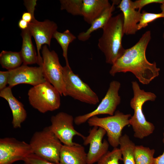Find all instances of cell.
<instances>
[{
    "instance_id": "1",
    "label": "cell",
    "mask_w": 164,
    "mask_h": 164,
    "mask_svg": "<svg viewBox=\"0 0 164 164\" xmlns=\"http://www.w3.org/2000/svg\"><path fill=\"white\" fill-rule=\"evenodd\" d=\"M151 38L149 30L145 32L132 47L125 49L122 56L113 64L109 71L114 76L118 73H132L144 84H148L159 74L160 69L156 63L149 62L146 50Z\"/></svg>"
},
{
    "instance_id": "2",
    "label": "cell",
    "mask_w": 164,
    "mask_h": 164,
    "mask_svg": "<svg viewBox=\"0 0 164 164\" xmlns=\"http://www.w3.org/2000/svg\"><path fill=\"white\" fill-rule=\"evenodd\" d=\"M122 13L112 17L102 28L103 33L98 40V46L104 54L105 62L112 65L125 50L122 40L124 34Z\"/></svg>"
},
{
    "instance_id": "3",
    "label": "cell",
    "mask_w": 164,
    "mask_h": 164,
    "mask_svg": "<svg viewBox=\"0 0 164 164\" xmlns=\"http://www.w3.org/2000/svg\"><path fill=\"white\" fill-rule=\"evenodd\" d=\"M132 83L134 96L130 101V105L134 114L130 119L129 125L132 126L134 137L142 139L152 134L155 129L153 124L146 120L142 106L147 101H155L156 96L152 92L141 89L137 81H133Z\"/></svg>"
},
{
    "instance_id": "4",
    "label": "cell",
    "mask_w": 164,
    "mask_h": 164,
    "mask_svg": "<svg viewBox=\"0 0 164 164\" xmlns=\"http://www.w3.org/2000/svg\"><path fill=\"white\" fill-rule=\"evenodd\" d=\"M62 143L48 126L35 132L29 144L33 154L46 160L59 163Z\"/></svg>"
},
{
    "instance_id": "5",
    "label": "cell",
    "mask_w": 164,
    "mask_h": 164,
    "mask_svg": "<svg viewBox=\"0 0 164 164\" xmlns=\"http://www.w3.org/2000/svg\"><path fill=\"white\" fill-rule=\"evenodd\" d=\"M28 95L30 104L41 113L56 110L60 106V93L47 81L30 88Z\"/></svg>"
},
{
    "instance_id": "6",
    "label": "cell",
    "mask_w": 164,
    "mask_h": 164,
    "mask_svg": "<svg viewBox=\"0 0 164 164\" xmlns=\"http://www.w3.org/2000/svg\"><path fill=\"white\" fill-rule=\"evenodd\" d=\"M131 117L130 114H125L117 111L113 115L106 117L99 118L97 116L92 117L87 122L90 126H97L104 129L109 143L114 148L119 145L122 130L129 125Z\"/></svg>"
},
{
    "instance_id": "7",
    "label": "cell",
    "mask_w": 164,
    "mask_h": 164,
    "mask_svg": "<svg viewBox=\"0 0 164 164\" xmlns=\"http://www.w3.org/2000/svg\"><path fill=\"white\" fill-rule=\"evenodd\" d=\"M63 75L66 96L90 104L96 105L99 102L97 94L79 76L74 73L70 67H63Z\"/></svg>"
},
{
    "instance_id": "8",
    "label": "cell",
    "mask_w": 164,
    "mask_h": 164,
    "mask_svg": "<svg viewBox=\"0 0 164 164\" xmlns=\"http://www.w3.org/2000/svg\"><path fill=\"white\" fill-rule=\"evenodd\" d=\"M42 54L45 78L59 91L61 96H66L63 67L60 63L57 54L54 50L50 51L46 45L43 46Z\"/></svg>"
},
{
    "instance_id": "9",
    "label": "cell",
    "mask_w": 164,
    "mask_h": 164,
    "mask_svg": "<svg viewBox=\"0 0 164 164\" xmlns=\"http://www.w3.org/2000/svg\"><path fill=\"white\" fill-rule=\"evenodd\" d=\"M120 83L117 81L111 82L108 90L104 97L97 108L94 111L86 114L78 116L74 118V122L79 125L87 121L91 118L100 114H114L117 107L121 102V97L118 91Z\"/></svg>"
},
{
    "instance_id": "10",
    "label": "cell",
    "mask_w": 164,
    "mask_h": 164,
    "mask_svg": "<svg viewBox=\"0 0 164 164\" xmlns=\"http://www.w3.org/2000/svg\"><path fill=\"white\" fill-rule=\"evenodd\" d=\"M33 153L29 143L13 137L0 139V164H12L17 161H23Z\"/></svg>"
},
{
    "instance_id": "11",
    "label": "cell",
    "mask_w": 164,
    "mask_h": 164,
    "mask_svg": "<svg viewBox=\"0 0 164 164\" xmlns=\"http://www.w3.org/2000/svg\"><path fill=\"white\" fill-rule=\"evenodd\" d=\"M50 128L63 145H72L74 136L77 135L84 139L85 136L76 130L73 126L74 118L67 113L60 112L51 118Z\"/></svg>"
},
{
    "instance_id": "12",
    "label": "cell",
    "mask_w": 164,
    "mask_h": 164,
    "mask_svg": "<svg viewBox=\"0 0 164 164\" xmlns=\"http://www.w3.org/2000/svg\"><path fill=\"white\" fill-rule=\"evenodd\" d=\"M28 28L36 42L39 66H42L43 60L40 54V50L43 45H47L50 46L51 39L54 33L57 31V25L53 21L46 19L43 22L39 21L34 17L28 23Z\"/></svg>"
},
{
    "instance_id": "13",
    "label": "cell",
    "mask_w": 164,
    "mask_h": 164,
    "mask_svg": "<svg viewBox=\"0 0 164 164\" xmlns=\"http://www.w3.org/2000/svg\"><path fill=\"white\" fill-rule=\"evenodd\" d=\"M106 133L103 128L94 126L90 130L89 135L83 139L84 145H89V149L87 153V164L97 162L108 152V142L106 140L102 142Z\"/></svg>"
},
{
    "instance_id": "14",
    "label": "cell",
    "mask_w": 164,
    "mask_h": 164,
    "mask_svg": "<svg viewBox=\"0 0 164 164\" xmlns=\"http://www.w3.org/2000/svg\"><path fill=\"white\" fill-rule=\"evenodd\" d=\"M8 71V84L11 88L22 84L34 86L47 81L44 75L42 66L31 67L23 64L15 69Z\"/></svg>"
},
{
    "instance_id": "15",
    "label": "cell",
    "mask_w": 164,
    "mask_h": 164,
    "mask_svg": "<svg viewBox=\"0 0 164 164\" xmlns=\"http://www.w3.org/2000/svg\"><path fill=\"white\" fill-rule=\"evenodd\" d=\"M118 7L123 15V31L126 35L135 34L138 31V25L140 21L141 13L136 10L131 0H122Z\"/></svg>"
},
{
    "instance_id": "16",
    "label": "cell",
    "mask_w": 164,
    "mask_h": 164,
    "mask_svg": "<svg viewBox=\"0 0 164 164\" xmlns=\"http://www.w3.org/2000/svg\"><path fill=\"white\" fill-rule=\"evenodd\" d=\"M11 88L8 86L0 91V97L8 103L12 114V124L13 128H20L26 118L27 113L23 104L13 95Z\"/></svg>"
},
{
    "instance_id": "17",
    "label": "cell",
    "mask_w": 164,
    "mask_h": 164,
    "mask_svg": "<svg viewBox=\"0 0 164 164\" xmlns=\"http://www.w3.org/2000/svg\"><path fill=\"white\" fill-rule=\"evenodd\" d=\"M87 153L84 147L75 143L72 145H63L60 155V164H87Z\"/></svg>"
},
{
    "instance_id": "18",
    "label": "cell",
    "mask_w": 164,
    "mask_h": 164,
    "mask_svg": "<svg viewBox=\"0 0 164 164\" xmlns=\"http://www.w3.org/2000/svg\"><path fill=\"white\" fill-rule=\"evenodd\" d=\"M111 5L108 0H83L81 16L91 25Z\"/></svg>"
},
{
    "instance_id": "19",
    "label": "cell",
    "mask_w": 164,
    "mask_h": 164,
    "mask_svg": "<svg viewBox=\"0 0 164 164\" xmlns=\"http://www.w3.org/2000/svg\"><path fill=\"white\" fill-rule=\"evenodd\" d=\"M21 35L22 42L20 52L23 60V64L27 65L37 63L39 66L38 55L32 43V36L28 28L22 30Z\"/></svg>"
},
{
    "instance_id": "20",
    "label": "cell",
    "mask_w": 164,
    "mask_h": 164,
    "mask_svg": "<svg viewBox=\"0 0 164 164\" xmlns=\"http://www.w3.org/2000/svg\"><path fill=\"white\" fill-rule=\"evenodd\" d=\"M111 6L107 8L98 18L94 20L91 26L85 31L81 32L77 36L79 40L82 41L87 40L91 34L98 29L102 28L112 17V13L115 10V5L120 3L119 1H113Z\"/></svg>"
},
{
    "instance_id": "21",
    "label": "cell",
    "mask_w": 164,
    "mask_h": 164,
    "mask_svg": "<svg viewBox=\"0 0 164 164\" xmlns=\"http://www.w3.org/2000/svg\"><path fill=\"white\" fill-rule=\"evenodd\" d=\"M23 63L20 52L2 50L0 54V63L3 68L8 70L15 69Z\"/></svg>"
},
{
    "instance_id": "22",
    "label": "cell",
    "mask_w": 164,
    "mask_h": 164,
    "mask_svg": "<svg viewBox=\"0 0 164 164\" xmlns=\"http://www.w3.org/2000/svg\"><path fill=\"white\" fill-rule=\"evenodd\" d=\"M124 164H136L134 152L135 145L126 134L121 136L119 142Z\"/></svg>"
},
{
    "instance_id": "23",
    "label": "cell",
    "mask_w": 164,
    "mask_h": 164,
    "mask_svg": "<svg viewBox=\"0 0 164 164\" xmlns=\"http://www.w3.org/2000/svg\"><path fill=\"white\" fill-rule=\"evenodd\" d=\"M53 38L56 40L62 48L66 66L70 67L67 56L68 47L69 44L75 39L76 37L70 30L67 29L63 32L56 31L54 33Z\"/></svg>"
},
{
    "instance_id": "24",
    "label": "cell",
    "mask_w": 164,
    "mask_h": 164,
    "mask_svg": "<svg viewBox=\"0 0 164 164\" xmlns=\"http://www.w3.org/2000/svg\"><path fill=\"white\" fill-rule=\"evenodd\" d=\"M155 150L142 145H135L134 155L136 164H153Z\"/></svg>"
},
{
    "instance_id": "25",
    "label": "cell",
    "mask_w": 164,
    "mask_h": 164,
    "mask_svg": "<svg viewBox=\"0 0 164 164\" xmlns=\"http://www.w3.org/2000/svg\"><path fill=\"white\" fill-rule=\"evenodd\" d=\"M60 9L74 15H82L83 0H60Z\"/></svg>"
},
{
    "instance_id": "26",
    "label": "cell",
    "mask_w": 164,
    "mask_h": 164,
    "mask_svg": "<svg viewBox=\"0 0 164 164\" xmlns=\"http://www.w3.org/2000/svg\"><path fill=\"white\" fill-rule=\"evenodd\" d=\"M122 160L121 152L119 148L116 147L111 151H108L97 163L98 164H119V161Z\"/></svg>"
},
{
    "instance_id": "27",
    "label": "cell",
    "mask_w": 164,
    "mask_h": 164,
    "mask_svg": "<svg viewBox=\"0 0 164 164\" xmlns=\"http://www.w3.org/2000/svg\"><path fill=\"white\" fill-rule=\"evenodd\" d=\"M161 18H164V15L161 12L155 13L143 11L141 13V18L138 25V30L145 28L149 23Z\"/></svg>"
},
{
    "instance_id": "28",
    "label": "cell",
    "mask_w": 164,
    "mask_h": 164,
    "mask_svg": "<svg viewBox=\"0 0 164 164\" xmlns=\"http://www.w3.org/2000/svg\"><path fill=\"white\" fill-rule=\"evenodd\" d=\"M23 161V164H60L45 159L33 153L27 156Z\"/></svg>"
},
{
    "instance_id": "29",
    "label": "cell",
    "mask_w": 164,
    "mask_h": 164,
    "mask_svg": "<svg viewBox=\"0 0 164 164\" xmlns=\"http://www.w3.org/2000/svg\"><path fill=\"white\" fill-rule=\"evenodd\" d=\"M164 0H138L133 1V5L135 9H138L141 11L142 8L145 5L153 3L162 4Z\"/></svg>"
},
{
    "instance_id": "30",
    "label": "cell",
    "mask_w": 164,
    "mask_h": 164,
    "mask_svg": "<svg viewBox=\"0 0 164 164\" xmlns=\"http://www.w3.org/2000/svg\"><path fill=\"white\" fill-rule=\"evenodd\" d=\"M9 73L7 71H0V90L1 91L6 87L8 83Z\"/></svg>"
},
{
    "instance_id": "31",
    "label": "cell",
    "mask_w": 164,
    "mask_h": 164,
    "mask_svg": "<svg viewBox=\"0 0 164 164\" xmlns=\"http://www.w3.org/2000/svg\"><path fill=\"white\" fill-rule=\"evenodd\" d=\"M34 13H31L29 12H25L22 14V19L27 22L28 23L32 20V18L34 17Z\"/></svg>"
},
{
    "instance_id": "32",
    "label": "cell",
    "mask_w": 164,
    "mask_h": 164,
    "mask_svg": "<svg viewBox=\"0 0 164 164\" xmlns=\"http://www.w3.org/2000/svg\"><path fill=\"white\" fill-rule=\"evenodd\" d=\"M162 142L164 144V132ZM153 164H164V150L163 153L156 158H154Z\"/></svg>"
},
{
    "instance_id": "33",
    "label": "cell",
    "mask_w": 164,
    "mask_h": 164,
    "mask_svg": "<svg viewBox=\"0 0 164 164\" xmlns=\"http://www.w3.org/2000/svg\"><path fill=\"white\" fill-rule=\"evenodd\" d=\"M18 25L19 27L22 30L26 29L28 27V23L22 19L19 21Z\"/></svg>"
},
{
    "instance_id": "34",
    "label": "cell",
    "mask_w": 164,
    "mask_h": 164,
    "mask_svg": "<svg viewBox=\"0 0 164 164\" xmlns=\"http://www.w3.org/2000/svg\"><path fill=\"white\" fill-rule=\"evenodd\" d=\"M160 8L162 11L161 13L164 15V2L161 5Z\"/></svg>"
},
{
    "instance_id": "35",
    "label": "cell",
    "mask_w": 164,
    "mask_h": 164,
    "mask_svg": "<svg viewBox=\"0 0 164 164\" xmlns=\"http://www.w3.org/2000/svg\"><path fill=\"white\" fill-rule=\"evenodd\" d=\"M162 37L164 39V32L163 33V35H162Z\"/></svg>"
}]
</instances>
